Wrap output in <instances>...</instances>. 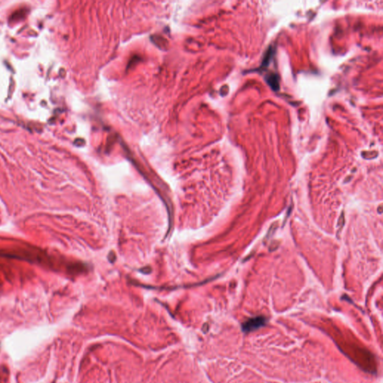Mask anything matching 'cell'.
<instances>
[{"instance_id":"1","label":"cell","mask_w":383,"mask_h":383,"mask_svg":"<svg viewBox=\"0 0 383 383\" xmlns=\"http://www.w3.org/2000/svg\"><path fill=\"white\" fill-rule=\"evenodd\" d=\"M266 319L263 317H257L255 318L249 319L246 322L243 323V332H251L253 330L261 327L266 323Z\"/></svg>"}]
</instances>
